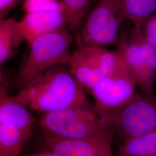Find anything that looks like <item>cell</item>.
<instances>
[{
    "instance_id": "6da1fadb",
    "label": "cell",
    "mask_w": 156,
    "mask_h": 156,
    "mask_svg": "<svg viewBox=\"0 0 156 156\" xmlns=\"http://www.w3.org/2000/svg\"><path fill=\"white\" fill-rule=\"evenodd\" d=\"M66 66L56 65L34 78L14 96L15 99L44 113L86 104L83 88Z\"/></svg>"
},
{
    "instance_id": "7a4b0ae2",
    "label": "cell",
    "mask_w": 156,
    "mask_h": 156,
    "mask_svg": "<svg viewBox=\"0 0 156 156\" xmlns=\"http://www.w3.org/2000/svg\"><path fill=\"white\" fill-rule=\"evenodd\" d=\"M40 126L46 139H84L111 128V122L86 104L45 113Z\"/></svg>"
},
{
    "instance_id": "3957f363",
    "label": "cell",
    "mask_w": 156,
    "mask_h": 156,
    "mask_svg": "<svg viewBox=\"0 0 156 156\" xmlns=\"http://www.w3.org/2000/svg\"><path fill=\"white\" fill-rule=\"evenodd\" d=\"M73 36L67 28L48 34L35 39L20 67L17 86L22 89L34 78L58 64L68 65L71 54L70 46Z\"/></svg>"
},
{
    "instance_id": "277c9868",
    "label": "cell",
    "mask_w": 156,
    "mask_h": 156,
    "mask_svg": "<svg viewBox=\"0 0 156 156\" xmlns=\"http://www.w3.org/2000/svg\"><path fill=\"white\" fill-rule=\"evenodd\" d=\"M116 50L122 56L136 79L140 93L154 95L156 50L145 38L140 28H122Z\"/></svg>"
},
{
    "instance_id": "5b68a950",
    "label": "cell",
    "mask_w": 156,
    "mask_h": 156,
    "mask_svg": "<svg viewBox=\"0 0 156 156\" xmlns=\"http://www.w3.org/2000/svg\"><path fill=\"white\" fill-rule=\"evenodd\" d=\"M123 0H98L77 31L78 47L116 46L124 17Z\"/></svg>"
},
{
    "instance_id": "8992f818",
    "label": "cell",
    "mask_w": 156,
    "mask_h": 156,
    "mask_svg": "<svg viewBox=\"0 0 156 156\" xmlns=\"http://www.w3.org/2000/svg\"><path fill=\"white\" fill-rule=\"evenodd\" d=\"M118 53L119 57L114 66L90 90L94 99L95 109L105 117L127 105L137 93L136 79Z\"/></svg>"
},
{
    "instance_id": "52a82bcc",
    "label": "cell",
    "mask_w": 156,
    "mask_h": 156,
    "mask_svg": "<svg viewBox=\"0 0 156 156\" xmlns=\"http://www.w3.org/2000/svg\"><path fill=\"white\" fill-rule=\"evenodd\" d=\"M123 141L156 130V96L137 92L122 108L107 116Z\"/></svg>"
},
{
    "instance_id": "ba28073f",
    "label": "cell",
    "mask_w": 156,
    "mask_h": 156,
    "mask_svg": "<svg viewBox=\"0 0 156 156\" xmlns=\"http://www.w3.org/2000/svg\"><path fill=\"white\" fill-rule=\"evenodd\" d=\"M119 57L117 50L90 45L78 47L67 65L69 73L84 89L90 91L108 73Z\"/></svg>"
},
{
    "instance_id": "9c48e42d",
    "label": "cell",
    "mask_w": 156,
    "mask_h": 156,
    "mask_svg": "<svg viewBox=\"0 0 156 156\" xmlns=\"http://www.w3.org/2000/svg\"><path fill=\"white\" fill-rule=\"evenodd\" d=\"M115 134L113 127L84 139H46L53 156H97L112 151Z\"/></svg>"
},
{
    "instance_id": "30bf717a",
    "label": "cell",
    "mask_w": 156,
    "mask_h": 156,
    "mask_svg": "<svg viewBox=\"0 0 156 156\" xmlns=\"http://www.w3.org/2000/svg\"><path fill=\"white\" fill-rule=\"evenodd\" d=\"M19 23L28 45L42 35L68 27L64 7L26 13L24 16L19 20Z\"/></svg>"
},
{
    "instance_id": "8fae6325",
    "label": "cell",
    "mask_w": 156,
    "mask_h": 156,
    "mask_svg": "<svg viewBox=\"0 0 156 156\" xmlns=\"http://www.w3.org/2000/svg\"><path fill=\"white\" fill-rule=\"evenodd\" d=\"M8 80L1 73L0 122L11 124L18 128L26 137L33 131V117L27 108L7 93Z\"/></svg>"
},
{
    "instance_id": "7c38bea8",
    "label": "cell",
    "mask_w": 156,
    "mask_h": 156,
    "mask_svg": "<svg viewBox=\"0 0 156 156\" xmlns=\"http://www.w3.org/2000/svg\"><path fill=\"white\" fill-rule=\"evenodd\" d=\"M23 41H26L19 21L13 18L0 20L1 66L15 56Z\"/></svg>"
},
{
    "instance_id": "4fadbf2b",
    "label": "cell",
    "mask_w": 156,
    "mask_h": 156,
    "mask_svg": "<svg viewBox=\"0 0 156 156\" xmlns=\"http://www.w3.org/2000/svg\"><path fill=\"white\" fill-rule=\"evenodd\" d=\"M156 156V130L123 140L118 156Z\"/></svg>"
},
{
    "instance_id": "5bb4252c",
    "label": "cell",
    "mask_w": 156,
    "mask_h": 156,
    "mask_svg": "<svg viewBox=\"0 0 156 156\" xmlns=\"http://www.w3.org/2000/svg\"><path fill=\"white\" fill-rule=\"evenodd\" d=\"M156 12V0H123V16L134 27L142 28Z\"/></svg>"
},
{
    "instance_id": "9a60e30c",
    "label": "cell",
    "mask_w": 156,
    "mask_h": 156,
    "mask_svg": "<svg viewBox=\"0 0 156 156\" xmlns=\"http://www.w3.org/2000/svg\"><path fill=\"white\" fill-rule=\"evenodd\" d=\"M11 124L0 122V156H18L28 140Z\"/></svg>"
},
{
    "instance_id": "2e32d148",
    "label": "cell",
    "mask_w": 156,
    "mask_h": 156,
    "mask_svg": "<svg viewBox=\"0 0 156 156\" xmlns=\"http://www.w3.org/2000/svg\"><path fill=\"white\" fill-rule=\"evenodd\" d=\"M98 0H62L68 20V28L77 32Z\"/></svg>"
},
{
    "instance_id": "e0dca14e",
    "label": "cell",
    "mask_w": 156,
    "mask_h": 156,
    "mask_svg": "<svg viewBox=\"0 0 156 156\" xmlns=\"http://www.w3.org/2000/svg\"><path fill=\"white\" fill-rule=\"evenodd\" d=\"M63 7H64L63 3L57 0H25L24 4L26 13L43 9H58Z\"/></svg>"
},
{
    "instance_id": "ac0fdd59",
    "label": "cell",
    "mask_w": 156,
    "mask_h": 156,
    "mask_svg": "<svg viewBox=\"0 0 156 156\" xmlns=\"http://www.w3.org/2000/svg\"><path fill=\"white\" fill-rule=\"evenodd\" d=\"M141 30L146 39L156 50V12L145 22Z\"/></svg>"
},
{
    "instance_id": "d6986e66",
    "label": "cell",
    "mask_w": 156,
    "mask_h": 156,
    "mask_svg": "<svg viewBox=\"0 0 156 156\" xmlns=\"http://www.w3.org/2000/svg\"><path fill=\"white\" fill-rule=\"evenodd\" d=\"M19 0H0V20L5 19Z\"/></svg>"
},
{
    "instance_id": "ffe728a7",
    "label": "cell",
    "mask_w": 156,
    "mask_h": 156,
    "mask_svg": "<svg viewBox=\"0 0 156 156\" xmlns=\"http://www.w3.org/2000/svg\"><path fill=\"white\" fill-rule=\"evenodd\" d=\"M115 156L114 154H113L112 153V151H106L105 153H101L100 154H99L98 156Z\"/></svg>"
},
{
    "instance_id": "44dd1931",
    "label": "cell",
    "mask_w": 156,
    "mask_h": 156,
    "mask_svg": "<svg viewBox=\"0 0 156 156\" xmlns=\"http://www.w3.org/2000/svg\"><path fill=\"white\" fill-rule=\"evenodd\" d=\"M53 156V155L51 154V152H49V153H39V154H34V155H32V156Z\"/></svg>"
},
{
    "instance_id": "7402d4cb",
    "label": "cell",
    "mask_w": 156,
    "mask_h": 156,
    "mask_svg": "<svg viewBox=\"0 0 156 156\" xmlns=\"http://www.w3.org/2000/svg\"></svg>"
}]
</instances>
